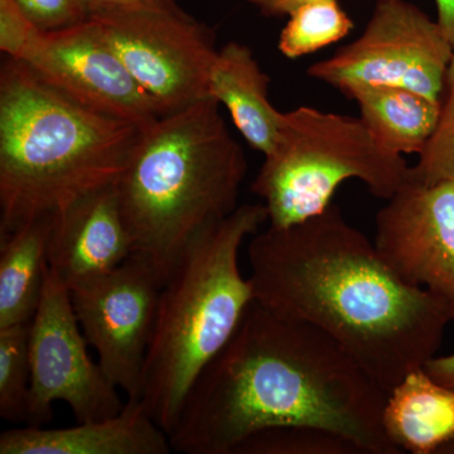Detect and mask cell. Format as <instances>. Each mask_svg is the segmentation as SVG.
<instances>
[{
    "mask_svg": "<svg viewBox=\"0 0 454 454\" xmlns=\"http://www.w3.org/2000/svg\"><path fill=\"white\" fill-rule=\"evenodd\" d=\"M387 393L340 343L254 301L191 387L169 433L175 452L234 454L259 432L310 428L361 454H399L382 426Z\"/></svg>",
    "mask_w": 454,
    "mask_h": 454,
    "instance_id": "1",
    "label": "cell"
},
{
    "mask_svg": "<svg viewBox=\"0 0 454 454\" xmlns=\"http://www.w3.org/2000/svg\"><path fill=\"white\" fill-rule=\"evenodd\" d=\"M354 27V20L339 0L312 3L289 16L280 32L278 49L286 59H301L342 41Z\"/></svg>",
    "mask_w": 454,
    "mask_h": 454,
    "instance_id": "19",
    "label": "cell"
},
{
    "mask_svg": "<svg viewBox=\"0 0 454 454\" xmlns=\"http://www.w3.org/2000/svg\"><path fill=\"white\" fill-rule=\"evenodd\" d=\"M22 62L82 106L139 129L163 116L90 18L70 28L41 31Z\"/></svg>",
    "mask_w": 454,
    "mask_h": 454,
    "instance_id": "11",
    "label": "cell"
},
{
    "mask_svg": "<svg viewBox=\"0 0 454 454\" xmlns=\"http://www.w3.org/2000/svg\"><path fill=\"white\" fill-rule=\"evenodd\" d=\"M453 55L437 20L422 9L408 0H376L361 35L307 74L345 97L363 86H393L441 101Z\"/></svg>",
    "mask_w": 454,
    "mask_h": 454,
    "instance_id": "7",
    "label": "cell"
},
{
    "mask_svg": "<svg viewBox=\"0 0 454 454\" xmlns=\"http://www.w3.org/2000/svg\"><path fill=\"white\" fill-rule=\"evenodd\" d=\"M133 253L115 184L82 197L53 216L50 271L68 289L113 270Z\"/></svg>",
    "mask_w": 454,
    "mask_h": 454,
    "instance_id": "13",
    "label": "cell"
},
{
    "mask_svg": "<svg viewBox=\"0 0 454 454\" xmlns=\"http://www.w3.org/2000/svg\"><path fill=\"white\" fill-rule=\"evenodd\" d=\"M88 345L74 315L70 289L49 271L29 325L31 396L27 426L51 422L57 402L68 405L76 422L121 413L125 403L119 389L90 357Z\"/></svg>",
    "mask_w": 454,
    "mask_h": 454,
    "instance_id": "9",
    "label": "cell"
},
{
    "mask_svg": "<svg viewBox=\"0 0 454 454\" xmlns=\"http://www.w3.org/2000/svg\"><path fill=\"white\" fill-rule=\"evenodd\" d=\"M247 2L258 9L262 16L289 17L304 5L324 2V0H247Z\"/></svg>",
    "mask_w": 454,
    "mask_h": 454,
    "instance_id": "26",
    "label": "cell"
},
{
    "mask_svg": "<svg viewBox=\"0 0 454 454\" xmlns=\"http://www.w3.org/2000/svg\"><path fill=\"white\" fill-rule=\"evenodd\" d=\"M252 184L268 211L269 226L288 227L333 203L337 188L357 179L376 199L389 200L411 167L375 139L360 116L300 106L283 113L273 148Z\"/></svg>",
    "mask_w": 454,
    "mask_h": 454,
    "instance_id": "6",
    "label": "cell"
},
{
    "mask_svg": "<svg viewBox=\"0 0 454 454\" xmlns=\"http://www.w3.org/2000/svg\"><path fill=\"white\" fill-rule=\"evenodd\" d=\"M348 98L375 139L399 155L422 153L441 113V101L393 86H363Z\"/></svg>",
    "mask_w": 454,
    "mask_h": 454,
    "instance_id": "18",
    "label": "cell"
},
{
    "mask_svg": "<svg viewBox=\"0 0 454 454\" xmlns=\"http://www.w3.org/2000/svg\"><path fill=\"white\" fill-rule=\"evenodd\" d=\"M267 221L262 202L239 206L200 231L164 280L140 402L168 435L191 387L255 301L252 280L241 273L240 250Z\"/></svg>",
    "mask_w": 454,
    "mask_h": 454,
    "instance_id": "5",
    "label": "cell"
},
{
    "mask_svg": "<svg viewBox=\"0 0 454 454\" xmlns=\"http://www.w3.org/2000/svg\"><path fill=\"white\" fill-rule=\"evenodd\" d=\"M270 77L253 51L240 42L221 47L212 65L208 94L229 110L245 142L267 154L273 148L283 113L269 100Z\"/></svg>",
    "mask_w": 454,
    "mask_h": 454,
    "instance_id": "15",
    "label": "cell"
},
{
    "mask_svg": "<svg viewBox=\"0 0 454 454\" xmlns=\"http://www.w3.org/2000/svg\"><path fill=\"white\" fill-rule=\"evenodd\" d=\"M90 20L163 115L211 98L208 82L219 50L210 27L184 11L121 12Z\"/></svg>",
    "mask_w": 454,
    "mask_h": 454,
    "instance_id": "8",
    "label": "cell"
},
{
    "mask_svg": "<svg viewBox=\"0 0 454 454\" xmlns=\"http://www.w3.org/2000/svg\"><path fill=\"white\" fill-rule=\"evenodd\" d=\"M162 286L153 264L133 253L113 270L70 288L83 336L97 349L107 379L127 400H140Z\"/></svg>",
    "mask_w": 454,
    "mask_h": 454,
    "instance_id": "10",
    "label": "cell"
},
{
    "mask_svg": "<svg viewBox=\"0 0 454 454\" xmlns=\"http://www.w3.org/2000/svg\"><path fill=\"white\" fill-rule=\"evenodd\" d=\"M89 17L134 11H184L176 0H82Z\"/></svg>",
    "mask_w": 454,
    "mask_h": 454,
    "instance_id": "25",
    "label": "cell"
},
{
    "mask_svg": "<svg viewBox=\"0 0 454 454\" xmlns=\"http://www.w3.org/2000/svg\"><path fill=\"white\" fill-rule=\"evenodd\" d=\"M140 133L7 57L0 70V236L115 184Z\"/></svg>",
    "mask_w": 454,
    "mask_h": 454,
    "instance_id": "3",
    "label": "cell"
},
{
    "mask_svg": "<svg viewBox=\"0 0 454 454\" xmlns=\"http://www.w3.org/2000/svg\"><path fill=\"white\" fill-rule=\"evenodd\" d=\"M40 32L16 0H0V51L8 59L22 61Z\"/></svg>",
    "mask_w": 454,
    "mask_h": 454,
    "instance_id": "23",
    "label": "cell"
},
{
    "mask_svg": "<svg viewBox=\"0 0 454 454\" xmlns=\"http://www.w3.org/2000/svg\"><path fill=\"white\" fill-rule=\"evenodd\" d=\"M29 325L0 328V417L28 424L31 396Z\"/></svg>",
    "mask_w": 454,
    "mask_h": 454,
    "instance_id": "20",
    "label": "cell"
},
{
    "mask_svg": "<svg viewBox=\"0 0 454 454\" xmlns=\"http://www.w3.org/2000/svg\"><path fill=\"white\" fill-rule=\"evenodd\" d=\"M169 437L140 400L121 413L67 428L27 426L0 434V454H169Z\"/></svg>",
    "mask_w": 454,
    "mask_h": 454,
    "instance_id": "14",
    "label": "cell"
},
{
    "mask_svg": "<svg viewBox=\"0 0 454 454\" xmlns=\"http://www.w3.org/2000/svg\"><path fill=\"white\" fill-rule=\"evenodd\" d=\"M409 176L424 184L454 181V55L447 71L437 127Z\"/></svg>",
    "mask_w": 454,
    "mask_h": 454,
    "instance_id": "22",
    "label": "cell"
},
{
    "mask_svg": "<svg viewBox=\"0 0 454 454\" xmlns=\"http://www.w3.org/2000/svg\"><path fill=\"white\" fill-rule=\"evenodd\" d=\"M41 31H59L89 20L82 0H16Z\"/></svg>",
    "mask_w": 454,
    "mask_h": 454,
    "instance_id": "24",
    "label": "cell"
},
{
    "mask_svg": "<svg viewBox=\"0 0 454 454\" xmlns=\"http://www.w3.org/2000/svg\"><path fill=\"white\" fill-rule=\"evenodd\" d=\"M53 216L38 217L0 236V328L32 321L49 276Z\"/></svg>",
    "mask_w": 454,
    "mask_h": 454,
    "instance_id": "17",
    "label": "cell"
},
{
    "mask_svg": "<svg viewBox=\"0 0 454 454\" xmlns=\"http://www.w3.org/2000/svg\"><path fill=\"white\" fill-rule=\"evenodd\" d=\"M247 258L258 303L328 334L387 394L435 356L452 322L447 304L403 282L333 202L256 232Z\"/></svg>",
    "mask_w": 454,
    "mask_h": 454,
    "instance_id": "2",
    "label": "cell"
},
{
    "mask_svg": "<svg viewBox=\"0 0 454 454\" xmlns=\"http://www.w3.org/2000/svg\"><path fill=\"white\" fill-rule=\"evenodd\" d=\"M382 426L400 452L443 453L454 442V389L415 370L387 394Z\"/></svg>",
    "mask_w": 454,
    "mask_h": 454,
    "instance_id": "16",
    "label": "cell"
},
{
    "mask_svg": "<svg viewBox=\"0 0 454 454\" xmlns=\"http://www.w3.org/2000/svg\"><path fill=\"white\" fill-rule=\"evenodd\" d=\"M373 244L403 282L443 301L454 321V181L409 176L376 215Z\"/></svg>",
    "mask_w": 454,
    "mask_h": 454,
    "instance_id": "12",
    "label": "cell"
},
{
    "mask_svg": "<svg viewBox=\"0 0 454 454\" xmlns=\"http://www.w3.org/2000/svg\"><path fill=\"white\" fill-rule=\"evenodd\" d=\"M437 22L454 49V0H435Z\"/></svg>",
    "mask_w": 454,
    "mask_h": 454,
    "instance_id": "28",
    "label": "cell"
},
{
    "mask_svg": "<svg viewBox=\"0 0 454 454\" xmlns=\"http://www.w3.org/2000/svg\"><path fill=\"white\" fill-rule=\"evenodd\" d=\"M435 381L454 389V354L430 358L423 367Z\"/></svg>",
    "mask_w": 454,
    "mask_h": 454,
    "instance_id": "27",
    "label": "cell"
},
{
    "mask_svg": "<svg viewBox=\"0 0 454 454\" xmlns=\"http://www.w3.org/2000/svg\"><path fill=\"white\" fill-rule=\"evenodd\" d=\"M247 172L214 98L143 129L115 188L134 253L164 283L184 247L239 207Z\"/></svg>",
    "mask_w": 454,
    "mask_h": 454,
    "instance_id": "4",
    "label": "cell"
},
{
    "mask_svg": "<svg viewBox=\"0 0 454 454\" xmlns=\"http://www.w3.org/2000/svg\"><path fill=\"white\" fill-rule=\"evenodd\" d=\"M234 454H361L360 450L333 433L310 428H278L256 433Z\"/></svg>",
    "mask_w": 454,
    "mask_h": 454,
    "instance_id": "21",
    "label": "cell"
}]
</instances>
